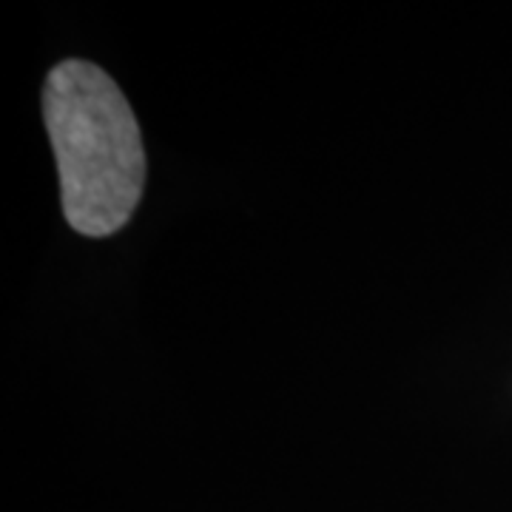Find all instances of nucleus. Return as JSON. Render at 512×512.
Wrapping results in <instances>:
<instances>
[{"instance_id": "nucleus-1", "label": "nucleus", "mask_w": 512, "mask_h": 512, "mask_svg": "<svg viewBox=\"0 0 512 512\" xmlns=\"http://www.w3.org/2000/svg\"><path fill=\"white\" fill-rule=\"evenodd\" d=\"M43 120L66 222L83 237L120 231L143 197L146 148L117 83L94 63L63 60L46 77Z\"/></svg>"}]
</instances>
